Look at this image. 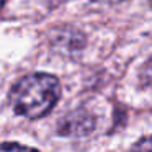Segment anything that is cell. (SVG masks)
I'll use <instances>...</instances> for the list:
<instances>
[{"label":"cell","instance_id":"cell-6","mask_svg":"<svg viewBox=\"0 0 152 152\" xmlns=\"http://www.w3.org/2000/svg\"><path fill=\"white\" fill-rule=\"evenodd\" d=\"M4 4H5V0H0V8L4 7Z\"/></svg>","mask_w":152,"mask_h":152},{"label":"cell","instance_id":"cell-7","mask_svg":"<svg viewBox=\"0 0 152 152\" xmlns=\"http://www.w3.org/2000/svg\"><path fill=\"white\" fill-rule=\"evenodd\" d=\"M151 5H152V0H151Z\"/></svg>","mask_w":152,"mask_h":152},{"label":"cell","instance_id":"cell-2","mask_svg":"<svg viewBox=\"0 0 152 152\" xmlns=\"http://www.w3.org/2000/svg\"><path fill=\"white\" fill-rule=\"evenodd\" d=\"M0 152H38V151L33 147H28V145L17 144V142H2Z\"/></svg>","mask_w":152,"mask_h":152},{"label":"cell","instance_id":"cell-4","mask_svg":"<svg viewBox=\"0 0 152 152\" xmlns=\"http://www.w3.org/2000/svg\"><path fill=\"white\" fill-rule=\"evenodd\" d=\"M141 82H142V85H145V87H152V57L145 62V66L142 67Z\"/></svg>","mask_w":152,"mask_h":152},{"label":"cell","instance_id":"cell-5","mask_svg":"<svg viewBox=\"0 0 152 152\" xmlns=\"http://www.w3.org/2000/svg\"><path fill=\"white\" fill-rule=\"evenodd\" d=\"M93 2H116V0H93Z\"/></svg>","mask_w":152,"mask_h":152},{"label":"cell","instance_id":"cell-3","mask_svg":"<svg viewBox=\"0 0 152 152\" xmlns=\"http://www.w3.org/2000/svg\"><path fill=\"white\" fill-rule=\"evenodd\" d=\"M131 152H152V136H145L131 147Z\"/></svg>","mask_w":152,"mask_h":152},{"label":"cell","instance_id":"cell-1","mask_svg":"<svg viewBox=\"0 0 152 152\" xmlns=\"http://www.w3.org/2000/svg\"><path fill=\"white\" fill-rule=\"evenodd\" d=\"M61 95L59 80L49 74H30L20 79L10 92V103L17 115L36 119L48 115Z\"/></svg>","mask_w":152,"mask_h":152}]
</instances>
